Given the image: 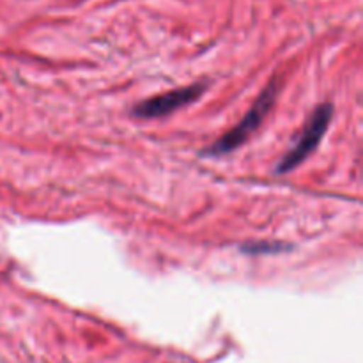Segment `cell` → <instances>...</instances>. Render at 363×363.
<instances>
[{
  "instance_id": "cell-1",
  "label": "cell",
  "mask_w": 363,
  "mask_h": 363,
  "mask_svg": "<svg viewBox=\"0 0 363 363\" xmlns=\"http://www.w3.org/2000/svg\"><path fill=\"white\" fill-rule=\"evenodd\" d=\"M277 91H279V84L273 80L272 84L261 92L257 101H255L254 106L248 110L247 116L240 121V124H236L233 130L227 131L220 140H216L215 144L208 149L209 155H227V152L234 151V149L240 147L241 144H245V142L250 138V135L261 126L264 117L268 116L269 108H272L273 103H275L277 99Z\"/></svg>"
},
{
  "instance_id": "cell-2",
  "label": "cell",
  "mask_w": 363,
  "mask_h": 363,
  "mask_svg": "<svg viewBox=\"0 0 363 363\" xmlns=\"http://www.w3.org/2000/svg\"><path fill=\"white\" fill-rule=\"evenodd\" d=\"M332 113L333 108L330 103L319 105L318 108L312 112V116L308 117L307 124H305L303 131H301L300 138H298V142L294 144V147H291L289 151H287V155L280 160L279 167H277V172H289V170L296 169L303 160H307V156L318 147L321 138L325 137L326 130H328L330 119H332Z\"/></svg>"
},
{
  "instance_id": "cell-3",
  "label": "cell",
  "mask_w": 363,
  "mask_h": 363,
  "mask_svg": "<svg viewBox=\"0 0 363 363\" xmlns=\"http://www.w3.org/2000/svg\"><path fill=\"white\" fill-rule=\"evenodd\" d=\"M204 91V85H190V87L176 89V91L165 92V94L155 96L145 101L138 103L133 108V113L142 119H156L172 113L174 110H179L183 106L190 105L191 101L199 98Z\"/></svg>"
}]
</instances>
